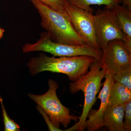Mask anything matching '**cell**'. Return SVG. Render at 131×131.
Listing matches in <instances>:
<instances>
[{
	"label": "cell",
	"mask_w": 131,
	"mask_h": 131,
	"mask_svg": "<svg viewBox=\"0 0 131 131\" xmlns=\"http://www.w3.org/2000/svg\"><path fill=\"white\" fill-rule=\"evenodd\" d=\"M25 53L34 51L48 52L54 57H73L76 56H90L100 60L102 51L97 50L85 45L73 46L63 44L54 42L46 32L41 33L40 38L34 43H27L22 47Z\"/></svg>",
	"instance_id": "cell-5"
},
{
	"label": "cell",
	"mask_w": 131,
	"mask_h": 131,
	"mask_svg": "<svg viewBox=\"0 0 131 131\" xmlns=\"http://www.w3.org/2000/svg\"><path fill=\"white\" fill-rule=\"evenodd\" d=\"M94 19L96 38L102 50L112 40L120 39L124 42L125 37L111 8L105 7L103 9H98Z\"/></svg>",
	"instance_id": "cell-8"
},
{
	"label": "cell",
	"mask_w": 131,
	"mask_h": 131,
	"mask_svg": "<svg viewBox=\"0 0 131 131\" xmlns=\"http://www.w3.org/2000/svg\"><path fill=\"white\" fill-rule=\"evenodd\" d=\"M65 9L71 24L85 44L97 50L101 51L97 40L93 13L87 12L66 2Z\"/></svg>",
	"instance_id": "cell-6"
},
{
	"label": "cell",
	"mask_w": 131,
	"mask_h": 131,
	"mask_svg": "<svg viewBox=\"0 0 131 131\" xmlns=\"http://www.w3.org/2000/svg\"><path fill=\"white\" fill-rule=\"evenodd\" d=\"M125 104L107 106L103 114V124L108 131H125L124 124Z\"/></svg>",
	"instance_id": "cell-11"
},
{
	"label": "cell",
	"mask_w": 131,
	"mask_h": 131,
	"mask_svg": "<svg viewBox=\"0 0 131 131\" xmlns=\"http://www.w3.org/2000/svg\"><path fill=\"white\" fill-rule=\"evenodd\" d=\"M71 5L93 13V9L91 7L93 5H104L106 7L111 8L117 3H122L121 0H66Z\"/></svg>",
	"instance_id": "cell-13"
},
{
	"label": "cell",
	"mask_w": 131,
	"mask_h": 131,
	"mask_svg": "<svg viewBox=\"0 0 131 131\" xmlns=\"http://www.w3.org/2000/svg\"><path fill=\"white\" fill-rule=\"evenodd\" d=\"M115 82H118L131 90V68L112 75Z\"/></svg>",
	"instance_id": "cell-14"
},
{
	"label": "cell",
	"mask_w": 131,
	"mask_h": 131,
	"mask_svg": "<svg viewBox=\"0 0 131 131\" xmlns=\"http://www.w3.org/2000/svg\"><path fill=\"white\" fill-rule=\"evenodd\" d=\"M42 3L51 9L60 12L65 13L66 0H39Z\"/></svg>",
	"instance_id": "cell-16"
},
{
	"label": "cell",
	"mask_w": 131,
	"mask_h": 131,
	"mask_svg": "<svg viewBox=\"0 0 131 131\" xmlns=\"http://www.w3.org/2000/svg\"><path fill=\"white\" fill-rule=\"evenodd\" d=\"M130 100L131 90L118 82H114L110 91L108 105H124Z\"/></svg>",
	"instance_id": "cell-12"
},
{
	"label": "cell",
	"mask_w": 131,
	"mask_h": 131,
	"mask_svg": "<svg viewBox=\"0 0 131 131\" xmlns=\"http://www.w3.org/2000/svg\"><path fill=\"white\" fill-rule=\"evenodd\" d=\"M123 6L131 11V0H121Z\"/></svg>",
	"instance_id": "cell-19"
},
{
	"label": "cell",
	"mask_w": 131,
	"mask_h": 131,
	"mask_svg": "<svg viewBox=\"0 0 131 131\" xmlns=\"http://www.w3.org/2000/svg\"><path fill=\"white\" fill-rule=\"evenodd\" d=\"M96 59L85 55L56 58L40 53L38 56L31 58L27 66L32 76L44 71L62 73L75 82L88 73L89 68Z\"/></svg>",
	"instance_id": "cell-1"
},
{
	"label": "cell",
	"mask_w": 131,
	"mask_h": 131,
	"mask_svg": "<svg viewBox=\"0 0 131 131\" xmlns=\"http://www.w3.org/2000/svg\"><path fill=\"white\" fill-rule=\"evenodd\" d=\"M104 70L101 68L100 60L96 59L91 66L89 71L77 81L70 83L72 94L82 91L84 94V101L83 111L79 121L73 126L74 130L84 131L85 123L88 115L95 104L96 96L101 87V82L105 77Z\"/></svg>",
	"instance_id": "cell-3"
},
{
	"label": "cell",
	"mask_w": 131,
	"mask_h": 131,
	"mask_svg": "<svg viewBox=\"0 0 131 131\" xmlns=\"http://www.w3.org/2000/svg\"><path fill=\"white\" fill-rule=\"evenodd\" d=\"M30 1L40 15L41 27L52 41L70 45H86L75 30L66 12L60 13L54 10L39 0Z\"/></svg>",
	"instance_id": "cell-2"
},
{
	"label": "cell",
	"mask_w": 131,
	"mask_h": 131,
	"mask_svg": "<svg viewBox=\"0 0 131 131\" xmlns=\"http://www.w3.org/2000/svg\"><path fill=\"white\" fill-rule=\"evenodd\" d=\"M125 115L124 121L125 131L131 130V100L129 101L125 104L124 106Z\"/></svg>",
	"instance_id": "cell-17"
},
{
	"label": "cell",
	"mask_w": 131,
	"mask_h": 131,
	"mask_svg": "<svg viewBox=\"0 0 131 131\" xmlns=\"http://www.w3.org/2000/svg\"><path fill=\"white\" fill-rule=\"evenodd\" d=\"M102 51L100 64L105 74L112 75L131 68V54L126 48L123 40L110 41Z\"/></svg>",
	"instance_id": "cell-7"
},
{
	"label": "cell",
	"mask_w": 131,
	"mask_h": 131,
	"mask_svg": "<svg viewBox=\"0 0 131 131\" xmlns=\"http://www.w3.org/2000/svg\"><path fill=\"white\" fill-rule=\"evenodd\" d=\"M111 9L125 37L126 48L131 54V11L119 3L115 4Z\"/></svg>",
	"instance_id": "cell-10"
},
{
	"label": "cell",
	"mask_w": 131,
	"mask_h": 131,
	"mask_svg": "<svg viewBox=\"0 0 131 131\" xmlns=\"http://www.w3.org/2000/svg\"><path fill=\"white\" fill-rule=\"evenodd\" d=\"M105 78L103 88L97 97L101 100L100 108L98 110H91L88 115L89 119L85 121V129L88 131L97 130L103 126V114L108 105L110 91L115 82L110 74H105Z\"/></svg>",
	"instance_id": "cell-9"
},
{
	"label": "cell",
	"mask_w": 131,
	"mask_h": 131,
	"mask_svg": "<svg viewBox=\"0 0 131 131\" xmlns=\"http://www.w3.org/2000/svg\"><path fill=\"white\" fill-rule=\"evenodd\" d=\"M5 31V30L0 27V40L3 37Z\"/></svg>",
	"instance_id": "cell-20"
},
{
	"label": "cell",
	"mask_w": 131,
	"mask_h": 131,
	"mask_svg": "<svg viewBox=\"0 0 131 131\" xmlns=\"http://www.w3.org/2000/svg\"><path fill=\"white\" fill-rule=\"evenodd\" d=\"M36 108H37V109L38 110L40 114L42 115V116L43 117L45 121L47 124L49 131H68L67 130H62L60 129V128H58L55 126L52 123L48 115L39 106H36Z\"/></svg>",
	"instance_id": "cell-18"
},
{
	"label": "cell",
	"mask_w": 131,
	"mask_h": 131,
	"mask_svg": "<svg viewBox=\"0 0 131 131\" xmlns=\"http://www.w3.org/2000/svg\"><path fill=\"white\" fill-rule=\"evenodd\" d=\"M0 103L2 109V116L5 131H19L20 127L9 117L4 105L3 99L0 95Z\"/></svg>",
	"instance_id": "cell-15"
},
{
	"label": "cell",
	"mask_w": 131,
	"mask_h": 131,
	"mask_svg": "<svg viewBox=\"0 0 131 131\" xmlns=\"http://www.w3.org/2000/svg\"><path fill=\"white\" fill-rule=\"evenodd\" d=\"M48 84L49 89L45 93L41 95L29 93L28 97L48 115L55 126L59 128L62 125L66 128L71 121H76L79 117L71 115L69 109L61 103L57 94L58 86L56 82L50 79Z\"/></svg>",
	"instance_id": "cell-4"
}]
</instances>
